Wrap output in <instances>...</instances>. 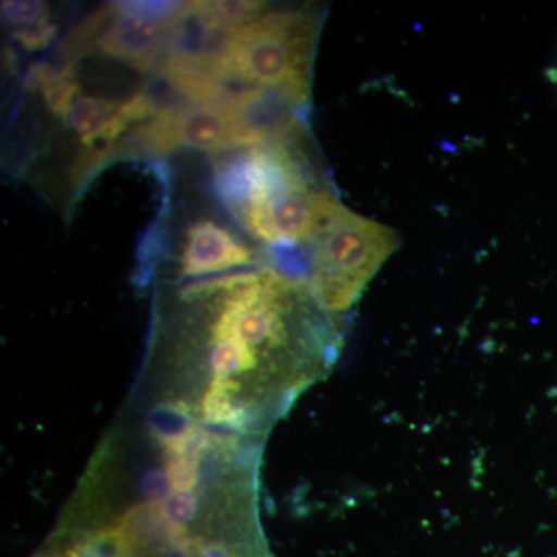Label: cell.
<instances>
[{
  "label": "cell",
  "instance_id": "4",
  "mask_svg": "<svg viewBox=\"0 0 557 557\" xmlns=\"http://www.w3.org/2000/svg\"><path fill=\"white\" fill-rule=\"evenodd\" d=\"M110 7L112 17L98 39V49L106 57L126 62L139 72H156L159 67L157 62L160 58L163 60L166 49L171 21H157L132 13L120 9L116 2L110 3Z\"/></svg>",
  "mask_w": 557,
  "mask_h": 557
},
{
  "label": "cell",
  "instance_id": "6",
  "mask_svg": "<svg viewBox=\"0 0 557 557\" xmlns=\"http://www.w3.org/2000/svg\"><path fill=\"white\" fill-rule=\"evenodd\" d=\"M251 263V249L245 247L228 230L212 220H200L186 234L180 255V274L183 277L207 276Z\"/></svg>",
  "mask_w": 557,
  "mask_h": 557
},
{
  "label": "cell",
  "instance_id": "15",
  "mask_svg": "<svg viewBox=\"0 0 557 557\" xmlns=\"http://www.w3.org/2000/svg\"><path fill=\"white\" fill-rule=\"evenodd\" d=\"M40 557H60V555H58L57 552H50V553H47V555H44V556H40Z\"/></svg>",
  "mask_w": 557,
  "mask_h": 557
},
{
  "label": "cell",
  "instance_id": "9",
  "mask_svg": "<svg viewBox=\"0 0 557 557\" xmlns=\"http://www.w3.org/2000/svg\"><path fill=\"white\" fill-rule=\"evenodd\" d=\"M120 102L106 100V98L87 97V95H79L73 101L67 116H65V124L81 135V138L97 131L102 123H106L116 112Z\"/></svg>",
  "mask_w": 557,
  "mask_h": 557
},
{
  "label": "cell",
  "instance_id": "8",
  "mask_svg": "<svg viewBox=\"0 0 557 557\" xmlns=\"http://www.w3.org/2000/svg\"><path fill=\"white\" fill-rule=\"evenodd\" d=\"M212 348L209 354V364L215 376L239 375L249 372L258 366L256 348L248 346L239 338H225L211 341Z\"/></svg>",
  "mask_w": 557,
  "mask_h": 557
},
{
  "label": "cell",
  "instance_id": "12",
  "mask_svg": "<svg viewBox=\"0 0 557 557\" xmlns=\"http://www.w3.org/2000/svg\"><path fill=\"white\" fill-rule=\"evenodd\" d=\"M200 457L168 456L164 475L172 491H194L199 483Z\"/></svg>",
  "mask_w": 557,
  "mask_h": 557
},
{
  "label": "cell",
  "instance_id": "14",
  "mask_svg": "<svg viewBox=\"0 0 557 557\" xmlns=\"http://www.w3.org/2000/svg\"><path fill=\"white\" fill-rule=\"evenodd\" d=\"M58 35V27L51 22L35 25V27L17 28L14 32V39L28 51H39L49 47Z\"/></svg>",
  "mask_w": 557,
  "mask_h": 557
},
{
  "label": "cell",
  "instance_id": "11",
  "mask_svg": "<svg viewBox=\"0 0 557 557\" xmlns=\"http://www.w3.org/2000/svg\"><path fill=\"white\" fill-rule=\"evenodd\" d=\"M2 16L17 28L35 27L49 22V10L38 0H3Z\"/></svg>",
  "mask_w": 557,
  "mask_h": 557
},
{
  "label": "cell",
  "instance_id": "10",
  "mask_svg": "<svg viewBox=\"0 0 557 557\" xmlns=\"http://www.w3.org/2000/svg\"><path fill=\"white\" fill-rule=\"evenodd\" d=\"M42 90L44 101L47 108L58 116V119L65 120L73 101L79 97V83L76 79V73L72 72L69 75L62 76L60 79L51 81L46 86L40 87Z\"/></svg>",
  "mask_w": 557,
  "mask_h": 557
},
{
  "label": "cell",
  "instance_id": "2",
  "mask_svg": "<svg viewBox=\"0 0 557 557\" xmlns=\"http://www.w3.org/2000/svg\"><path fill=\"white\" fill-rule=\"evenodd\" d=\"M399 242L394 230L339 201L311 240V289L319 306L330 311L350 309Z\"/></svg>",
  "mask_w": 557,
  "mask_h": 557
},
{
  "label": "cell",
  "instance_id": "1",
  "mask_svg": "<svg viewBox=\"0 0 557 557\" xmlns=\"http://www.w3.org/2000/svg\"><path fill=\"white\" fill-rule=\"evenodd\" d=\"M318 20L304 11L260 14L231 33L218 75L284 91L309 106Z\"/></svg>",
  "mask_w": 557,
  "mask_h": 557
},
{
  "label": "cell",
  "instance_id": "7",
  "mask_svg": "<svg viewBox=\"0 0 557 557\" xmlns=\"http://www.w3.org/2000/svg\"><path fill=\"white\" fill-rule=\"evenodd\" d=\"M240 383L236 380L215 376L205 392L201 413L209 424L240 429L244 426L245 410L236 399Z\"/></svg>",
  "mask_w": 557,
  "mask_h": 557
},
{
  "label": "cell",
  "instance_id": "5",
  "mask_svg": "<svg viewBox=\"0 0 557 557\" xmlns=\"http://www.w3.org/2000/svg\"><path fill=\"white\" fill-rule=\"evenodd\" d=\"M168 152L193 148L218 153L236 149L230 110L215 102L190 106L177 115L160 116Z\"/></svg>",
  "mask_w": 557,
  "mask_h": 557
},
{
  "label": "cell",
  "instance_id": "13",
  "mask_svg": "<svg viewBox=\"0 0 557 557\" xmlns=\"http://www.w3.org/2000/svg\"><path fill=\"white\" fill-rule=\"evenodd\" d=\"M197 509H199V500L194 491H172L170 496L161 502L164 519L171 525L178 528H188L190 520L196 518Z\"/></svg>",
  "mask_w": 557,
  "mask_h": 557
},
{
  "label": "cell",
  "instance_id": "3",
  "mask_svg": "<svg viewBox=\"0 0 557 557\" xmlns=\"http://www.w3.org/2000/svg\"><path fill=\"white\" fill-rule=\"evenodd\" d=\"M233 121L234 146H292L304 137V112L299 104L281 90L252 89L226 106Z\"/></svg>",
  "mask_w": 557,
  "mask_h": 557
}]
</instances>
